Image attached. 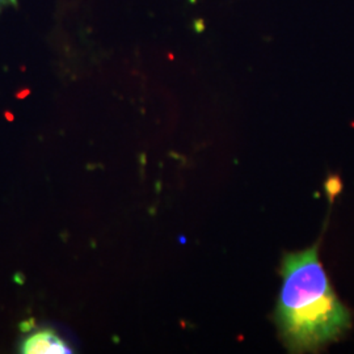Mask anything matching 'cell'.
<instances>
[{"mask_svg": "<svg viewBox=\"0 0 354 354\" xmlns=\"http://www.w3.org/2000/svg\"><path fill=\"white\" fill-rule=\"evenodd\" d=\"M281 276L276 323L290 352H317L351 327V314L330 286L317 245L288 253L282 260Z\"/></svg>", "mask_w": 354, "mask_h": 354, "instance_id": "obj_1", "label": "cell"}, {"mask_svg": "<svg viewBox=\"0 0 354 354\" xmlns=\"http://www.w3.org/2000/svg\"><path fill=\"white\" fill-rule=\"evenodd\" d=\"M21 353L26 354H68L73 353L67 342L62 340L55 330L45 328L26 337L21 344Z\"/></svg>", "mask_w": 354, "mask_h": 354, "instance_id": "obj_2", "label": "cell"}, {"mask_svg": "<svg viewBox=\"0 0 354 354\" xmlns=\"http://www.w3.org/2000/svg\"><path fill=\"white\" fill-rule=\"evenodd\" d=\"M17 4V0H0V12L8 7H15Z\"/></svg>", "mask_w": 354, "mask_h": 354, "instance_id": "obj_3", "label": "cell"}, {"mask_svg": "<svg viewBox=\"0 0 354 354\" xmlns=\"http://www.w3.org/2000/svg\"><path fill=\"white\" fill-rule=\"evenodd\" d=\"M35 327V322H33V319H30L29 322H24V323H21L20 324V328H21V330H29V329H32Z\"/></svg>", "mask_w": 354, "mask_h": 354, "instance_id": "obj_4", "label": "cell"}]
</instances>
